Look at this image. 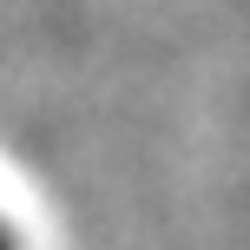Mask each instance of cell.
<instances>
[{
	"label": "cell",
	"mask_w": 250,
	"mask_h": 250,
	"mask_svg": "<svg viewBox=\"0 0 250 250\" xmlns=\"http://www.w3.org/2000/svg\"><path fill=\"white\" fill-rule=\"evenodd\" d=\"M0 250H13V237H7V224H0Z\"/></svg>",
	"instance_id": "cell-1"
}]
</instances>
